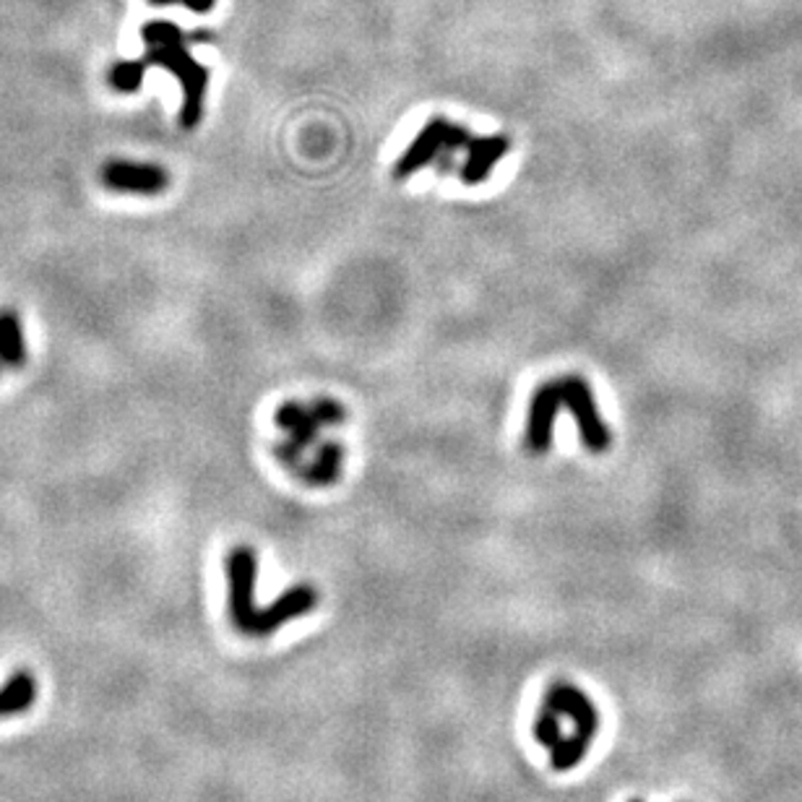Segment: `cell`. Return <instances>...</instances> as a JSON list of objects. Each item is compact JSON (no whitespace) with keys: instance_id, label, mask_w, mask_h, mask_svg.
Listing matches in <instances>:
<instances>
[{"instance_id":"cell-15","label":"cell","mask_w":802,"mask_h":802,"mask_svg":"<svg viewBox=\"0 0 802 802\" xmlns=\"http://www.w3.org/2000/svg\"><path fill=\"white\" fill-rule=\"evenodd\" d=\"M535 740L539 745H545L547 751H552L555 745L564 743V734H560V714L550 707H545V703L542 709H539L535 722Z\"/></svg>"},{"instance_id":"cell-13","label":"cell","mask_w":802,"mask_h":802,"mask_svg":"<svg viewBox=\"0 0 802 802\" xmlns=\"http://www.w3.org/2000/svg\"><path fill=\"white\" fill-rule=\"evenodd\" d=\"M339 469H342L339 446H324L321 448L318 459L313 461V467L303 471V477L311 485H332L334 479L339 477Z\"/></svg>"},{"instance_id":"cell-8","label":"cell","mask_w":802,"mask_h":802,"mask_svg":"<svg viewBox=\"0 0 802 802\" xmlns=\"http://www.w3.org/2000/svg\"><path fill=\"white\" fill-rule=\"evenodd\" d=\"M102 183L120 193H139V196H154L167 189L170 175L160 164L125 162L115 160L102 167Z\"/></svg>"},{"instance_id":"cell-12","label":"cell","mask_w":802,"mask_h":802,"mask_svg":"<svg viewBox=\"0 0 802 802\" xmlns=\"http://www.w3.org/2000/svg\"><path fill=\"white\" fill-rule=\"evenodd\" d=\"M0 363L6 367H21L27 363L24 334L13 311H0Z\"/></svg>"},{"instance_id":"cell-4","label":"cell","mask_w":802,"mask_h":802,"mask_svg":"<svg viewBox=\"0 0 802 802\" xmlns=\"http://www.w3.org/2000/svg\"><path fill=\"white\" fill-rule=\"evenodd\" d=\"M469 141H471V136L464 125H456L446 118H433L430 123H427L425 129L417 133L407 152L402 154V160L396 162L394 175H396V180L415 175L417 170L425 167V164L438 160V154L444 152V149L467 146Z\"/></svg>"},{"instance_id":"cell-16","label":"cell","mask_w":802,"mask_h":802,"mask_svg":"<svg viewBox=\"0 0 802 802\" xmlns=\"http://www.w3.org/2000/svg\"><path fill=\"white\" fill-rule=\"evenodd\" d=\"M152 3H154V6H175V3H180V6H185V9H189V11L209 13V11L214 9L216 0H152Z\"/></svg>"},{"instance_id":"cell-9","label":"cell","mask_w":802,"mask_h":802,"mask_svg":"<svg viewBox=\"0 0 802 802\" xmlns=\"http://www.w3.org/2000/svg\"><path fill=\"white\" fill-rule=\"evenodd\" d=\"M564 404H560L558 388H555V380L550 384L539 386L535 396H531L529 404V419H527V446L535 454H545L550 451L552 446V427H555V417Z\"/></svg>"},{"instance_id":"cell-5","label":"cell","mask_w":802,"mask_h":802,"mask_svg":"<svg viewBox=\"0 0 802 802\" xmlns=\"http://www.w3.org/2000/svg\"><path fill=\"white\" fill-rule=\"evenodd\" d=\"M555 388H558L560 404L573 412L576 423H579V433L583 446L589 451H607L610 448V430L599 417L595 394H591L589 384L579 376H564L560 380H555Z\"/></svg>"},{"instance_id":"cell-10","label":"cell","mask_w":802,"mask_h":802,"mask_svg":"<svg viewBox=\"0 0 802 802\" xmlns=\"http://www.w3.org/2000/svg\"><path fill=\"white\" fill-rule=\"evenodd\" d=\"M464 149H467V162L461 164L459 177L467 185H479L493 175V167L504 160L511 144H508L506 136H487L471 139Z\"/></svg>"},{"instance_id":"cell-14","label":"cell","mask_w":802,"mask_h":802,"mask_svg":"<svg viewBox=\"0 0 802 802\" xmlns=\"http://www.w3.org/2000/svg\"><path fill=\"white\" fill-rule=\"evenodd\" d=\"M144 73H146L144 60H120V63L112 65V71H110V87L118 89V92H123V94H131L141 87Z\"/></svg>"},{"instance_id":"cell-3","label":"cell","mask_w":802,"mask_h":802,"mask_svg":"<svg viewBox=\"0 0 802 802\" xmlns=\"http://www.w3.org/2000/svg\"><path fill=\"white\" fill-rule=\"evenodd\" d=\"M344 417V409L339 404L334 402H318L316 407L305 409L300 404H284V407L276 412V425L284 427L290 433V444L282 446L276 456H280L284 467H290L292 471H297V459L303 456V451L307 446L313 444V438L318 436V430L324 425H334L339 423Z\"/></svg>"},{"instance_id":"cell-7","label":"cell","mask_w":802,"mask_h":802,"mask_svg":"<svg viewBox=\"0 0 802 802\" xmlns=\"http://www.w3.org/2000/svg\"><path fill=\"white\" fill-rule=\"evenodd\" d=\"M316 605H318V591L313 589L311 583H297V587L284 591V595L280 599H274L268 607H258L245 636H251V639H266V636L280 631L284 623H290V620L313 612V607Z\"/></svg>"},{"instance_id":"cell-2","label":"cell","mask_w":802,"mask_h":802,"mask_svg":"<svg viewBox=\"0 0 802 802\" xmlns=\"http://www.w3.org/2000/svg\"><path fill=\"white\" fill-rule=\"evenodd\" d=\"M542 703L552 711H558L560 717L571 719L576 727L571 738H564V743L555 745L550 751V767L555 771H571L583 761L589 745L595 743L597 738L599 714L595 701H591L581 688L571 683H552L547 688Z\"/></svg>"},{"instance_id":"cell-6","label":"cell","mask_w":802,"mask_h":802,"mask_svg":"<svg viewBox=\"0 0 802 802\" xmlns=\"http://www.w3.org/2000/svg\"><path fill=\"white\" fill-rule=\"evenodd\" d=\"M256 576H258V558L251 547H235L227 558V583H230V620L235 631L245 636L248 631L253 615H256V602H253V591H256Z\"/></svg>"},{"instance_id":"cell-11","label":"cell","mask_w":802,"mask_h":802,"mask_svg":"<svg viewBox=\"0 0 802 802\" xmlns=\"http://www.w3.org/2000/svg\"><path fill=\"white\" fill-rule=\"evenodd\" d=\"M37 701V680L29 672H17L0 686V719L19 717Z\"/></svg>"},{"instance_id":"cell-1","label":"cell","mask_w":802,"mask_h":802,"mask_svg":"<svg viewBox=\"0 0 802 802\" xmlns=\"http://www.w3.org/2000/svg\"><path fill=\"white\" fill-rule=\"evenodd\" d=\"M146 42V55L141 58L146 69L160 65L170 71L183 84V110H180V125L183 129H196L204 118V97L209 84V71L191 55L183 32L170 21H149L141 29Z\"/></svg>"},{"instance_id":"cell-17","label":"cell","mask_w":802,"mask_h":802,"mask_svg":"<svg viewBox=\"0 0 802 802\" xmlns=\"http://www.w3.org/2000/svg\"><path fill=\"white\" fill-rule=\"evenodd\" d=\"M633 802H639V800H633Z\"/></svg>"}]
</instances>
